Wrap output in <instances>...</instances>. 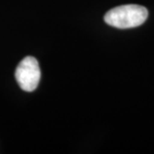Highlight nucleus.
Segmentation results:
<instances>
[{
	"label": "nucleus",
	"mask_w": 154,
	"mask_h": 154,
	"mask_svg": "<svg viewBox=\"0 0 154 154\" xmlns=\"http://www.w3.org/2000/svg\"><path fill=\"white\" fill-rule=\"evenodd\" d=\"M148 17V11L144 6L126 5L111 9L105 16V22L116 28H136L143 24Z\"/></svg>",
	"instance_id": "f257e3e1"
},
{
	"label": "nucleus",
	"mask_w": 154,
	"mask_h": 154,
	"mask_svg": "<svg viewBox=\"0 0 154 154\" xmlns=\"http://www.w3.org/2000/svg\"><path fill=\"white\" fill-rule=\"evenodd\" d=\"M40 69L37 59L26 57L17 66L15 76L18 85L23 91L33 92L38 87L40 80Z\"/></svg>",
	"instance_id": "f03ea898"
}]
</instances>
